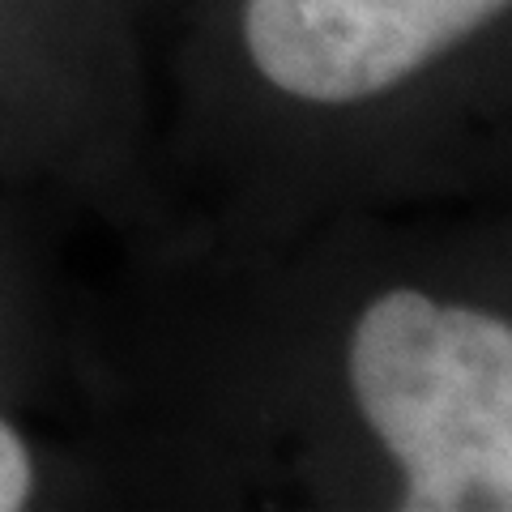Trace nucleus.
<instances>
[{
    "label": "nucleus",
    "mask_w": 512,
    "mask_h": 512,
    "mask_svg": "<svg viewBox=\"0 0 512 512\" xmlns=\"http://www.w3.org/2000/svg\"><path fill=\"white\" fill-rule=\"evenodd\" d=\"M346 384L397 466L402 512L512 508V329L504 316L393 286L350 325Z\"/></svg>",
    "instance_id": "1"
},
{
    "label": "nucleus",
    "mask_w": 512,
    "mask_h": 512,
    "mask_svg": "<svg viewBox=\"0 0 512 512\" xmlns=\"http://www.w3.org/2000/svg\"><path fill=\"white\" fill-rule=\"evenodd\" d=\"M508 0H244L248 64L308 107H355L397 90L466 43Z\"/></svg>",
    "instance_id": "2"
},
{
    "label": "nucleus",
    "mask_w": 512,
    "mask_h": 512,
    "mask_svg": "<svg viewBox=\"0 0 512 512\" xmlns=\"http://www.w3.org/2000/svg\"><path fill=\"white\" fill-rule=\"evenodd\" d=\"M35 491V457L22 440V431L0 419V512H13Z\"/></svg>",
    "instance_id": "3"
}]
</instances>
